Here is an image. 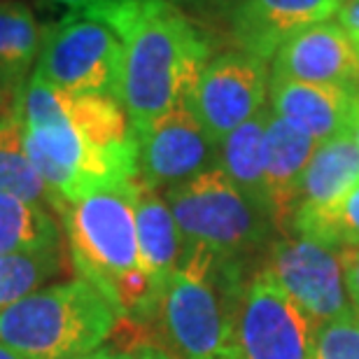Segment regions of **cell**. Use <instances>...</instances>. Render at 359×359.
I'll return each instance as SVG.
<instances>
[{"instance_id": "10", "label": "cell", "mask_w": 359, "mask_h": 359, "mask_svg": "<svg viewBox=\"0 0 359 359\" xmlns=\"http://www.w3.org/2000/svg\"><path fill=\"white\" fill-rule=\"evenodd\" d=\"M138 175L149 187H175L217 166L215 142L187 100H180L152 124L135 131Z\"/></svg>"}, {"instance_id": "11", "label": "cell", "mask_w": 359, "mask_h": 359, "mask_svg": "<svg viewBox=\"0 0 359 359\" xmlns=\"http://www.w3.org/2000/svg\"><path fill=\"white\" fill-rule=\"evenodd\" d=\"M311 320L327 322L350 311L339 252L311 238L280 243L269 269Z\"/></svg>"}, {"instance_id": "30", "label": "cell", "mask_w": 359, "mask_h": 359, "mask_svg": "<svg viewBox=\"0 0 359 359\" xmlns=\"http://www.w3.org/2000/svg\"><path fill=\"white\" fill-rule=\"evenodd\" d=\"M14 103H17V98H14L12 93H7V89L0 84V119H3L5 114L12 110Z\"/></svg>"}, {"instance_id": "7", "label": "cell", "mask_w": 359, "mask_h": 359, "mask_svg": "<svg viewBox=\"0 0 359 359\" xmlns=\"http://www.w3.org/2000/svg\"><path fill=\"white\" fill-rule=\"evenodd\" d=\"M166 203L175 217L182 243L205 245L217 257L231 259L236 252L262 238L259 208L219 166L170 187Z\"/></svg>"}, {"instance_id": "3", "label": "cell", "mask_w": 359, "mask_h": 359, "mask_svg": "<svg viewBox=\"0 0 359 359\" xmlns=\"http://www.w3.org/2000/svg\"><path fill=\"white\" fill-rule=\"evenodd\" d=\"M68 93L52 87L38 73L28 77L14 110L24 121V145L35 173L61 205L91 191L133 182L138 163L103 154L84 138L68 117Z\"/></svg>"}, {"instance_id": "17", "label": "cell", "mask_w": 359, "mask_h": 359, "mask_svg": "<svg viewBox=\"0 0 359 359\" xmlns=\"http://www.w3.org/2000/svg\"><path fill=\"white\" fill-rule=\"evenodd\" d=\"M359 184V145L353 133L320 142L299 184V210H327Z\"/></svg>"}, {"instance_id": "35", "label": "cell", "mask_w": 359, "mask_h": 359, "mask_svg": "<svg viewBox=\"0 0 359 359\" xmlns=\"http://www.w3.org/2000/svg\"><path fill=\"white\" fill-rule=\"evenodd\" d=\"M339 3H341V0H339Z\"/></svg>"}, {"instance_id": "20", "label": "cell", "mask_w": 359, "mask_h": 359, "mask_svg": "<svg viewBox=\"0 0 359 359\" xmlns=\"http://www.w3.org/2000/svg\"><path fill=\"white\" fill-rule=\"evenodd\" d=\"M0 196H12L24 203L56 210L47 187L35 173L24 145V121L12 110L0 119Z\"/></svg>"}, {"instance_id": "34", "label": "cell", "mask_w": 359, "mask_h": 359, "mask_svg": "<svg viewBox=\"0 0 359 359\" xmlns=\"http://www.w3.org/2000/svg\"><path fill=\"white\" fill-rule=\"evenodd\" d=\"M173 3H180V0H173Z\"/></svg>"}, {"instance_id": "6", "label": "cell", "mask_w": 359, "mask_h": 359, "mask_svg": "<svg viewBox=\"0 0 359 359\" xmlns=\"http://www.w3.org/2000/svg\"><path fill=\"white\" fill-rule=\"evenodd\" d=\"M124 45L105 19L68 12L42 35L35 70L70 96H110L119 100Z\"/></svg>"}, {"instance_id": "26", "label": "cell", "mask_w": 359, "mask_h": 359, "mask_svg": "<svg viewBox=\"0 0 359 359\" xmlns=\"http://www.w3.org/2000/svg\"><path fill=\"white\" fill-rule=\"evenodd\" d=\"M336 19V24L353 38L355 45H359V0H341Z\"/></svg>"}, {"instance_id": "25", "label": "cell", "mask_w": 359, "mask_h": 359, "mask_svg": "<svg viewBox=\"0 0 359 359\" xmlns=\"http://www.w3.org/2000/svg\"><path fill=\"white\" fill-rule=\"evenodd\" d=\"M339 262L343 271V285L359 311V248H339Z\"/></svg>"}, {"instance_id": "15", "label": "cell", "mask_w": 359, "mask_h": 359, "mask_svg": "<svg viewBox=\"0 0 359 359\" xmlns=\"http://www.w3.org/2000/svg\"><path fill=\"white\" fill-rule=\"evenodd\" d=\"M318 145L320 142L301 128L280 119L278 114H269L264 133V189L269 215L278 226L294 219L301 177Z\"/></svg>"}, {"instance_id": "9", "label": "cell", "mask_w": 359, "mask_h": 359, "mask_svg": "<svg viewBox=\"0 0 359 359\" xmlns=\"http://www.w3.org/2000/svg\"><path fill=\"white\" fill-rule=\"evenodd\" d=\"M264 98L266 63L238 49L205 63L187 103L215 145H219L233 128L262 110Z\"/></svg>"}, {"instance_id": "31", "label": "cell", "mask_w": 359, "mask_h": 359, "mask_svg": "<svg viewBox=\"0 0 359 359\" xmlns=\"http://www.w3.org/2000/svg\"><path fill=\"white\" fill-rule=\"evenodd\" d=\"M73 359H121V353H117V350H107V348H98L89 355L73 357Z\"/></svg>"}, {"instance_id": "2", "label": "cell", "mask_w": 359, "mask_h": 359, "mask_svg": "<svg viewBox=\"0 0 359 359\" xmlns=\"http://www.w3.org/2000/svg\"><path fill=\"white\" fill-rule=\"evenodd\" d=\"M135 180L91 191L61 205L59 215L80 278L110 301L119 318H152L161 311V297L140 264Z\"/></svg>"}, {"instance_id": "5", "label": "cell", "mask_w": 359, "mask_h": 359, "mask_svg": "<svg viewBox=\"0 0 359 359\" xmlns=\"http://www.w3.org/2000/svg\"><path fill=\"white\" fill-rule=\"evenodd\" d=\"M117 320L110 301L77 278L40 287L0 311V343L28 359H73L103 346Z\"/></svg>"}, {"instance_id": "18", "label": "cell", "mask_w": 359, "mask_h": 359, "mask_svg": "<svg viewBox=\"0 0 359 359\" xmlns=\"http://www.w3.org/2000/svg\"><path fill=\"white\" fill-rule=\"evenodd\" d=\"M40 28L24 0H0V84L19 96L40 54Z\"/></svg>"}, {"instance_id": "21", "label": "cell", "mask_w": 359, "mask_h": 359, "mask_svg": "<svg viewBox=\"0 0 359 359\" xmlns=\"http://www.w3.org/2000/svg\"><path fill=\"white\" fill-rule=\"evenodd\" d=\"M61 243L0 255V311L40 290L61 271Z\"/></svg>"}, {"instance_id": "19", "label": "cell", "mask_w": 359, "mask_h": 359, "mask_svg": "<svg viewBox=\"0 0 359 359\" xmlns=\"http://www.w3.org/2000/svg\"><path fill=\"white\" fill-rule=\"evenodd\" d=\"M269 112L259 110L252 119L233 128L219 142V163L217 166L269 212L266 189H264V133H266Z\"/></svg>"}, {"instance_id": "23", "label": "cell", "mask_w": 359, "mask_h": 359, "mask_svg": "<svg viewBox=\"0 0 359 359\" xmlns=\"http://www.w3.org/2000/svg\"><path fill=\"white\" fill-rule=\"evenodd\" d=\"M294 229L301 238L318 241L334 250L359 248V184L327 210L294 212Z\"/></svg>"}, {"instance_id": "28", "label": "cell", "mask_w": 359, "mask_h": 359, "mask_svg": "<svg viewBox=\"0 0 359 359\" xmlns=\"http://www.w3.org/2000/svg\"><path fill=\"white\" fill-rule=\"evenodd\" d=\"M52 3L70 7V12H82V10H93V7H100L105 3H112V0H52Z\"/></svg>"}, {"instance_id": "33", "label": "cell", "mask_w": 359, "mask_h": 359, "mask_svg": "<svg viewBox=\"0 0 359 359\" xmlns=\"http://www.w3.org/2000/svg\"><path fill=\"white\" fill-rule=\"evenodd\" d=\"M353 135H355V140H357V145H359V114H357V121H355V126H353Z\"/></svg>"}, {"instance_id": "32", "label": "cell", "mask_w": 359, "mask_h": 359, "mask_svg": "<svg viewBox=\"0 0 359 359\" xmlns=\"http://www.w3.org/2000/svg\"><path fill=\"white\" fill-rule=\"evenodd\" d=\"M0 359H28L17 350H12L10 346H5V343H0Z\"/></svg>"}, {"instance_id": "22", "label": "cell", "mask_w": 359, "mask_h": 359, "mask_svg": "<svg viewBox=\"0 0 359 359\" xmlns=\"http://www.w3.org/2000/svg\"><path fill=\"white\" fill-rule=\"evenodd\" d=\"M61 243L59 226L45 208L0 196V255Z\"/></svg>"}, {"instance_id": "24", "label": "cell", "mask_w": 359, "mask_h": 359, "mask_svg": "<svg viewBox=\"0 0 359 359\" xmlns=\"http://www.w3.org/2000/svg\"><path fill=\"white\" fill-rule=\"evenodd\" d=\"M313 359H359V320L353 311L336 315L318 327Z\"/></svg>"}, {"instance_id": "16", "label": "cell", "mask_w": 359, "mask_h": 359, "mask_svg": "<svg viewBox=\"0 0 359 359\" xmlns=\"http://www.w3.org/2000/svg\"><path fill=\"white\" fill-rule=\"evenodd\" d=\"M135 231L142 271L163 301L166 287L182 257V236L168 203L154 187L142 182L140 175L135 180Z\"/></svg>"}, {"instance_id": "27", "label": "cell", "mask_w": 359, "mask_h": 359, "mask_svg": "<svg viewBox=\"0 0 359 359\" xmlns=\"http://www.w3.org/2000/svg\"><path fill=\"white\" fill-rule=\"evenodd\" d=\"M121 359H170V357L154 346H142V348L124 350V353H121Z\"/></svg>"}, {"instance_id": "4", "label": "cell", "mask_w": 359, "mask_h": 359, "mask_svg": "<svg viewBox=\"0 0 359 359\" xmlns=\"http://www.w3.org/2000/svg\"><path fill=\"white\" fill-rule=\"evenodd\" d=\"M236 285L238 276L229 259L187 243L159 311L182 359H243L236 339Z\"/></svg>"}, {"instance_id": "12", "label": "cell", "mask_w": 359, "mask_h": 359, "mask_svg": "<svg viewBox=\"0 0 359 359\" xmlns=\"http://www.w3.org/2000/svg\"><path fill=\"white\" fill-rule=\"evenodd\" d=\"M271 61V82L359 87V45L336 21H322L290 35Z\"/></svg>"}, {"instance_id": "13", "label": "cell", "mask_w": 359, "mask_h": 359, "mask_svg": "<svg viewBox=\"0 0 359 359\" xmlns=\"http://www.w3.org/2000/svg\"><path fill=\"white\" fill-rule=\"evenodd\" d=\"M336 10L339 0H238L229 14L243 52L266 63L290 35L329 21Z\"/></svg>"}, {"instance_id": "1", "label": "cell", "mask_w": 359, "mask_h": 359, "mask_svg": "<svg viewBox=\"0 0 359 359\" xmlns=\"http://www.w3.org/2000/svg\"><path fill=\"white\" fill-rule=\"evenodd\" d=\"M91 12L124 45L119 103L140 131L187 100L203 73L210 45L173 0H112Z\"/></svg>"}, {"instance_id": "8", "label": "cell", "mask_w": 359, "mask_h": 359, "mask_svg": "<svg viewBox=\"0 0 359 359\" xmlns=\"http://www.w3.org/2000/svg\"><path fill=\"white\" fill-rule=\"evenodd\" d=\"M241 304L236 339L243 359H313V320L271 271L257 273Z\"/></svg>"}, {"instance_id": "14", "label": "cell", "mask_w": 359, "mask_h": 359, "mask_svg": "<svg viewBox=\"0 0 359 359\" xmlns=\"http://www.w3.org/2000/svg\"><path fill=\"white\" fill-rule=\"evenodd\" d=\"M271 103L273 114L325 142L353 133L359 114V87L280 80L271 82Z\"/></svg>"}, {"instance_id": "29", "label": "cell", "mask_w": 359, "mask_h": 359, "mask_svg": "<svg viewBox=\"0 0 359 359\" xmlns=\"http://www.w3.org/2000/svg\"><path fill=\"white\" fill-rule=\"evenodd\" d=\"M191 3L205 5L208 10H217V12H231L238 0H191Z\"/></svg>"}]
</instances>
